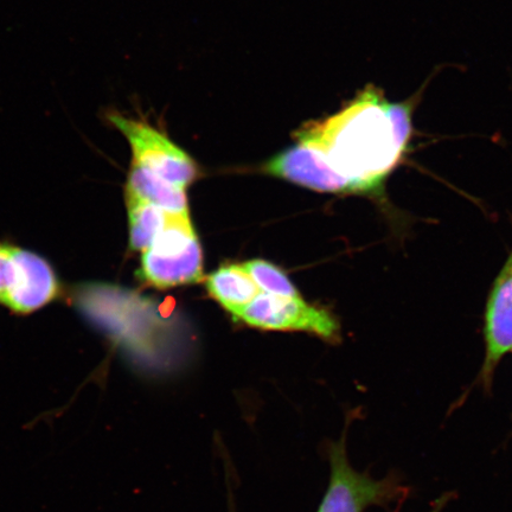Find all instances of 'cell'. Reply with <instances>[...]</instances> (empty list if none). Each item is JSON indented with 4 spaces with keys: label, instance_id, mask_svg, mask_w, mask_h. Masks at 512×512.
Wrapping results in <instances>:
<instances>
[{
    "label": "cell",
    "instance_id": "1",
    "mask_svg": "<svg viewBox=\"0 0 512 512\" xmlns=\"http://www.w3.org/2000/svg\"><path fill=\"white\" fill-rule=\"evenodd\" d=\"M411 101L389 102L368 86L341 111L303 127L297 137L322 151L358 194L380 192L408 153L413 136Z\"/></svg>",
    "mask_w": 512,
    "mask_h": 512
},
{
    "label": "cell",
    "instance_id": "2",
    "mask_svg": "<svg viewBox=\"0 0 512 512\" xmlns=\"http://www.w3.org/2000/svg\"><path fill=\"white\" fill-rule=\"evenodd\" d=\"M345 435L347 428L342 438L329 446L330 483L317 512H364L374 505L399 512L411 496V488L395 472L374 479L368 473L356 471L349 463Z\"/></svg>",
    "mask_w": 512,
    "mask_h": 512
},
{
    "label": "cell",
    "instance_id": "3",
    "mask_svg": "<svg viewBox=\"0 0 512 512\" xmlns=\"http://www.w3.org/2000/svg\"><path fill=\"white\" fill-rule=\"evenodd\" d=\"M143 277L157 288L196 284L203 280V255L190 216H169L151 247L143 253Z\"/></svg>",
    "mask_w": 512,
    "mask_h": 512
},
{
    "label": "cell",
    "instance_id": "4",
    "mask_svg": "<svg viewBox=\"0 0 512 512\" xmlns=\"http://www.w3.org/2000/svg\"><path fill=\"white\" fill-rule=\"evenodd\" d=\"M107 119L130 144L132 165L150 171L183 190L195 181L197 166L194 160L157 127L119 112L108 114Z\"/></svg>",
    "mask_w": 512,
    "mask_h": 512
},
{
    "label": "cell",
    "instance_id": "5",
    "mask_svg": "<svg viewBox=\"0 0 512 512\" xmlns=\"http://www.w3.org/2000/svg\"><path fill=\"white\" fill-rule=\"evenodd\" d=\"M235 319L254 328L306 331L326 339L338 335V324L325 310L306 304L302 298H281L260 293Z\"/></svg>",
    "mask_w": 512,
    "mask_h": 512
},
{
    "label": "cell",
    "instance_id": "6",
    "mask_svg": "<svg viewBox=\"0 0 512 512\" xmlns=\"http://www.w3.org/2000/svg\"><path fill=\"white\" fill-rule=\"evenodd\" d=\"M486 354L476 384L490 393L495 371L502 358L512 352V252L498 274L485 311Z\"/></svg>",
    "mask_w": 512,
    "mask_h": 512
},
{
    "label": "cell",
    "instance_id": "7",
    "mask_svg": "<svg viewBox=\"0 0 512 512\" xmlns=\"http://www.w3.org/2000/svg\"><path fill=\"white\" fill-rule=\"evenodd\" d=\"M297 139L296 145L267 163V174L316 191L355 192L348 179L332 168L328 158L317 146L303 138Z\"/></svg>",
    "mask_w": 512,
    "mask_h": 512
},
{
    "label": "cell",
    "instance_id": "8",
    "mask_svg": "<svg viewBox=\"0 0 512 512\" xmlns=\"http://www.w3.org/2000/svg\"><path fill=\"white\" fill-rule=\"evenodd\" d=\"M16 280L0 304L12 312L31 313L57 296V280L48 262L34 253L15 247Z\"/></svg>",
    "mask_w": 512,
    "mask_h": 512
},
{
    "label": "cell",
    "instance_id": "9",
    "mask_svg": "<svg viewBox=\"0 0 512 512\" xmlns=\"http://www.w3.org/2000/svg\"><path fill=\"white\" fill-rule=\"evenodd\" d=\"M126 192L153 204L165 213L190 216L187 196L183 189L137 165H132Z\"/></svg>",
    "mask_w": 512,
    "mask_h": 512
},
{
    "label": "cell",
    "instance_id": "10",
    "mask_svg": "<svg viewBox=\"0 0 512 512\" xmlns=\"http://www.w3.org/2000/svg\"><path fill=\"white\" fill-rule=\"evenodd\" d=\"M210 296L235 317L261 293L242 265L223 266L207 280Z\"/></svg>",
    "mask_w": 512,
    "mask_h": 512
},
{
    "label": "cell",
    "instance_id": "11",
    "mask_svg": "<svg viewBox=\"0 0 512 512\" xmlns=\"http://www.w3.org/2000/svg\"><path fill=\"white\" fill-rule=\"evenodd\" d=\"M126 204L130 219V246L133 251L144 253L162 233L170 214L128 192Z\"/></svg>",
    "mask_w": 512,
    "mask_h": 512
},
{
    "label": "cell",
    "instance_id": "12",
    "mask_svg": "<svg viewBox=\"0 0 512 512\" xmlns=\"http://www.w3.org/2000/svg\"><path fill=\"white\" fill-rule=\"evenodd\" d=\"M243 268L251 275L262 293L281 298H300L297 288L277 266L264 260L245 262Z\"/></svg>",
    "mask_w": 512,
    "mask_h": 512
},
{
    "label": "cell",
    "instance_id": "13",
    "mask_svg": "<svg viewBox=\"0 0 512 512\" xmlns=\"http://www.w3.org/2000/svg\"><path fill=\"white\" fill-rule=\"evenodd\" d=\"M16 274L15 247L0 245V300L15 284Z\"/></svg>",
    "mask_w": 512,
    "mask_h": 512
},
{
    "label": "cell",
    "instance_id": "14",
    "mask_svg": "<svg viewBox=\"0 0 512 512\" xmlns=\"http://www.w3.org/2000/svg\"><path fill=\"white\" fill-rule=\"evenodd\" d=\"M454 497V492H446L443 496H440L438 499L432 503V508L430 512H441L446 507L448 502Z\"/></svg>",
    "mask_w": 512,
    "mask_h": 512
}]
</instances>
